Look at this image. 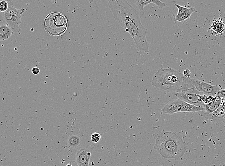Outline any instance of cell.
Returning a JSON list of instances; mask_svg holds the SVG:
<instances>
[{
    "label": "cell",
    "mask_w": 225,
    "mask_h": 166,
    "mask_svg": "<svg viewBox=\"0 0 225 166\" xmlns=\"http://www.w3.org/2000/svg\"><path fill=\"white\" fill-rule=\"evenodd\" d=\"M108 4L115 20L130 34L136 48L149 52L146 35L147 29L143 26L137 10L126 0H107Z\"/></svg>",
    "instance_id": "cell-1"
},
{
    "label": "cell",
    "mask_w": 225,
    "mask_h": 166,
    "mask_svg": "<svg viewBox=\"0 0 225 166\" xmlns=\"http://www.w3.org/2000/svg\"><path fill=\"white\" fill-rule=\"evenodd\" d=\"M154 148L164 159L178 161L186 153V144L181 136L175 133H162L156 138Z\"/></svg>",
    "instance_id": "cell-2"
},
{
    "label": "cell",
    "mask_w": 225,
    "mask_h": 166,
    "mask_svg": "<svg viewBox=\"0 0 225 166\" xmlns=\"http://www.w3.org/2000/svg\"><path fill=\"white\" fill-rule=\"evenodd\" d=\"M152 84L157 89L176 92L183 88L184 76L172 68H160L152 77Z\"/></svg>",
    "instance_id": "cell-3"
},
{
    "label": "cell",
    "mask_w": 225,
    "mask_h": 166,
    "mask_svg": "<svg viewBox=\"0 0 225 166\" xmlns=\"http://www.w3.org/2000/svg\"><path fill=\"white\" fill-rule=\"evenodd\" d=\"M68 21L64 14L58 12L50 13L44 20L46 31L54 37L64 34L68 27Z\"/></svg>",
    "instance_id": "cell-4"
},
{
    "label": "cell",
    "mask_w": 225,
    "mask_h": 166,
    "mask_svg": "<svg viewBox=\"0 0 225 166\" xmlns=\"http://www.w3.org/2000/svg\"><path fill=\"white\" fill-rule=\"evenodd\" d=\"M26 10L24 8H16L13 5L3 13L4 23L11 28L14 34L21 31L20 25L22 23V15Z\"/></svg>",
    "instance_id": "cell-5"
},
{
    "label": "cell",
    "mask_w": 225,
    "mask_h": 166,
    "mask_svg": "<svg viewBox=\"0 0 225 166\" xmlns=\"http://www.w3.org/2000/svg\"><path fill=\"white\" fill-rule=\"evenodd\" d=\"M201 108L177 98L168 102L162 111L167 114H173L178 112H196L200 111Z\"/></svg>",
    "instance_id": "cell-6"
},
{
    "label": "cell",
    "mask_w": 225,
    "mask_h": 166,
    "mask_svg": "<svg viewBox=\"0 0 225 166\" xmlns=\"http://www.w3.org/2000/svg\"><path fill=\"white\" fill-rule=\"evenodd\" d=\"M203 93L197 90L194 87L190 88L180 89L176 92L177 98L196 106L203 107L205 104L201 100Z\"/></svg>",
    "instance_id": "cell-7"
},
{
    "label": "cell",
    "mask_w": 225,
    "mask_h": 166,
    "mask_svg": "<svg viewBox=\"0 0 225 166\" xmlns=\"http://www.w3.org/2000/svg\"><path fill=\"white\" fill-rule=\"evenodd\" d=\"M189 79L197 90L208 96H211L215 97L217 92L220 89V88L217 85H212L199 80L190 77L189 78Z\"/></svg>",
    "instance_id": "cell-8"
},
{
    "label": "cell",
    "mask_w": 225,
    "mask_h": 166,
    "mask_svg": "<svg viewBox=\"0 0 225 166\" xmlns=\"http://www.w3.org/2000/svg\"><path fill=\"white\" fill-rule=\"evenodd\" d=\"M91 153L86 148L78 151L76 155V161L78 166H89Z\"/></svg>",
    "instance_id": "cell-9"
},
{
    "label": "cell",
    "mask_w": 225,
    "mask_h": 166,
    "mask_svg": "<svg viewBox=\"0 0 225 166\" xmlns=\"http://www.w3.org/2000/svg\"><path fill=\"white\" fill-rule=\"evenodd\" d=\"M135 3L140 11H143L145 6L150 3L155 4L159 8H163L166 6V4L160 0H135Z\"/></svg>",
    "instance_id": "cell-10"
},
{
    "label": "cell",
    "mask_w": 225,
    "mask_h": 166,
    "mask_svg": "<svg viewBox=\"0 0 225 166\" xmlns=\"http://www.w3.org/2000/svg\"><path fill=\"white\" fill-rule=\"evenodd\" d=\"M222 102V99L216 97V98L214 101L205 104L203 108L205 109V111H206L207 113H213L220 108Z\"/></svg>",
    "instance_id": "cell-11"
},
{
    "label": "cell",
    "mask_w": 225,
    "mask_h": 166,
    "mask_svg": "<svg viewBox=\"0 0 225 166\" xmlns=\"http://www.w3.org/2000/svg\"><path fill=\"white\" fill-rule=\"evenodd\" d=\"M210 29L214 34L220 35L225 31V23L221 19L214 20L211 23Z\"/></svg>",
    "instance_id": "cell-12"
},
{
    "label": "cell",
    "mask_w": 225,
    "mask_h": 166,
    "mask_svg": "<svg viewBox=\"0 0 225 166\" xmlns=\"http://www.w3.org/2000/svg\"><path fill=\"white\" fill-rule=\"evenodd\" d=\"M13 34L12 30L5 23H3L0 26V41L8 40Z\"/></svg>",
    "instance_id": "cell-13"
},
{
    "label": "cell",
    "mask_w": 225,
    "mask_h": 166,
    "mask_svg": "<svg viewBox=\"0 0 225 166\" xmlns=\"http://www.w3.org/2000/svg\"><path fill=\"white\" fill-rule=\"evenodd\" d=\"M81 143V138L77 135L70 136L68 140L69 146L71 148H76L79 146Z\"/></svg>",
    "instance_id": "cell-14"
},
{
    "label": "cell",
    "mask_w": 225,
    "mask_h": 166,
    "mask_svg": "<svg viewBox=\"0 0 225 166\" xmlns=\"http://www.w3.org/2000/svg\"><path fill=\"white\" fill-rule=\"evenodd\" d=\"M195 11V8L194 7H191L189 11L186 12L185 14L180 16H175L174 19L176 21L179 22H184L185 20L189 18L192 14Z\"/></svg>",
    "instance_id": "cell-15"
},
{
    "label": "cell",
    "mask_w": 225,
    "mask_h": 166,
    "mask_svg": "<svg viewBox=\"0 0 225 166\" xmlns=\"http://www.w3.org/2000/svg\"><path fill=\"white\" fill-rule=\"evenodd\" d=\"M11 6H13V4H11L7 1H0V13H4Z\"/></svg>",
    "instance_id": "cell-16"
},
{
    "label": "cell",
    "mask_w": 225,
    "mask_h": 166,
    "mask_svg": "<svg viewBox=\"0 0 225 166\" xmlns=\"http://www.w3.org/2000/svg\"><path fill=\"white\" fill-rule=\"evenodd\" d=\"M176 7H177L178 8V13L175 16H180L183 15L186 12L189 11L190 10V8H187V7H184V6H182L180 5L179 4H174Z\"/></svg>",
    "instance_id": "cell-17"
},
{
    "label": "cell",
    "mask_w": 225,
    "mask_h": 166,
    "mask_svg": "<svg viewBox=\"0 0 225 166\" xmlns=\"http://www.w3.org/2000/svg\"><path fill=\"white\" fill-rule=\"evenodd\" d=\"M101 135L97 133H94L91 136V140L93 143H97L100 140Z\"/></svg>",
    "instance_id": "cell-18"
},
{
    "label": "cell",
    "mask_w": 225,
    "mask_h": 166,
    "mask_svg": "<svg viewBox=\"0 0 225 166\" xmlns=\"http://www.w3.org/2000/svg\"><path fill=\"white\" fill-rule=\"evenodd\" d=\"M215 97H218L222 100L225 99V89H220L217 92Z\"/></svg>",
    "instance_id": "cell-19"
},
{
    "label": "cell",
    "mask_w": 225,
    "mask_h": 166,
    "mask_svg": "<svg viewBox=\"0 0 225 166\" xmlns=\"http://www.w3.org/2000/svg\"><path fill=\"white\" fill-rule=\"evenodd\" d=\"M183 74L184 77L189 78L190 77V75L191 74V72L188 69H186L183 72Z\"/></svg>",
    "instance_id": "cell-20"
},
{
    "label": "cell",
    "mask_w": 225,
    "mask_h": 166,
    "mask_svg": "<svg viewBox=\"0 0 225 166\" xmlns=\"http://www.w3.org/2000/svg\"><path fill=\"white\" fill-rule=\"evenodd\" d=\"M32 72L35 75H37L39 74L40 69L37 67H34L32 70Z\"/></svg>",
    "instance_id": "cell-21"
},
{
    "label": "cell",
    "mask_w": 225,
    "mask_h": 166,
    "mask_svg": "<svg viewBox=\"0 0 225 166\" xmlns=\"http://www.w3.org/2000/svg\"><path fill=\"white\" fill-rule=\"evenodd\" d=\"M4 23V19L3 17V13H0V26Z\"/></svg>",
    "instance_id": "cell-22"
},
{
    "label": "cell",
    "mask_w": 225,
    "mask_h": 166,
    "mask_svg": "<svg viewBox=\"0 0 225 166\" xmlns=\"http://www.w3.org/2000/svg\"><path fill=\"white\" fill-rule=\"evenodd\" d=\"M4 1V0H0V1ZM5 1H7L11 4H13V1L12 0H5Z\"/></svg>",
    "instance_id": "cell-23"
},
{
    "label": "cell",
    "mask_w": 225,
    "mask_h": 166,
    "mask_svg": "<svg viewBox=\"0 0 225 166\" xmlns=\"http://www.w3.org/2000/svg\"><path fill=\"white\" fill-rule=\"evenodd\" d=\"M219 166H225V163H222L220 164Z\"/></svg>",
    "instance_id": "cell-24"
},
{
    "label": "cell",
    "mask_w": 225,
    "mask_h": 166,
    "mask_svg": "<svg viewBox=\"0 0 225 166\" xmlns=\"http://www.w3.org/2000/svg\"><path fill=\"white\" fill-rule=\"evenodd\" d=\"M66 166H72V165H71V164H68V165H67Z\"/></svg>",
    "instance_id": "cell-25"
}]
</instances>
